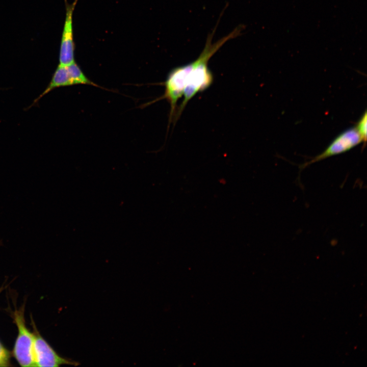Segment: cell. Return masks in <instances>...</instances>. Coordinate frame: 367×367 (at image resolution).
I'll use <instances>...</instances> for the list:
<instances>
[{
	"label": "cell",
	"mask_w": 367,
	"mask_h": 367,
	"mask_svg": "<svg viewBox=\"0 0 367 367\" xmlns=\"http://www.w3.org/2000/svg\"><path fill=\"white\" fill-rule=\"evenodd\" d=\"M242 28L235 29L228 35L213 43L215 29L209 34L205 47L198 58L193 62L172 69L168 74L166 82L175 92L183 94L184 99L175 114L177 119L189 101L195 95L208 88L213 82V75L208 68L211 58L227 41L239 36Z\"/></svg>",
	"instance_id": "obj_1"
},
{
	"label": "cell",
	"mask_w": 367,
	"mask_h": 367,
	"mask_svg": "<svg viewBox=\"0 0 367 367\" xmlns=\"http://www.w3.org/2000/svg\"><path fill=\"white\" fill-rule=\"evenodd\" d=\"M15 318L18 335L14 349V355L22 366H36L34 358V334L26 328L23 310L16 311Z\"/></svg>",
	"instance_id": "obj_2"
},
{
	"label": "cell",
	"mask_w": 367,
	"mask_h": 367,
	"mask_svg": "<svg viewBox=\"0 0 367 367\" xmlns=\"http://www.w3.org/2000/svg\"><path fill=\"white\" fill-rule=\"evenodd\" d=\"M362 142L355 127L350 128L338 135L321 153L307 161L299 168L301 170L317 162L347 152Z\"/></svg>",
	"instance_id": "obj_3"
},
{
	"label": "cell",
	"mask_w": 367,
	"mask_h": 367,
	"mask_svg": "<svg viewBox=\"0 0 367 367\" xmlns=\"http://www.w3.org/2000/svg\"><path fill=\"white\" fill-rule=\"evenodd\" d=\"M78 0L69 4L65 0L66 18L64 22L59 53V65H68L74 62V43L73 41L72 15Z\"/></svg>",
	"instance_id": "obj_4"
},
{
	"label": "cell",
	"mask_w": 367,
	"mask_h": 367,
	"mask_svg": "<svg viewBox=\"0 0 367 367\" xmlns=\"http://www.w3.org/2000/svg\"><path fill=\"white\" fill-rule=\"evenodd\" d=\"M34 358L36 366H58L62 364L78 365V362L59 356L37 333L34 334Z\"/></svg>",
	"instance_id": "obj_5"
},
{
	"label": "cell",
	"mask_w": 367,
	"mask_h": 367,
	"mask_svg": "<svg viewBox=\"0 0 367 367\" xmlns=\"http://www.w3.org/2000/svg\"><path fill=\"white\" fill-rule=\"evenodd\" d=\"M72 86L67 66L59 65L53 73L50 82L39 96L36 98L28 109L38 102L40 99L52 90L59 87Z\"/></svg>",
	"instance_id": "obj_6"
},
{
	"label": "cell",
	"mask_w": 367,
	"mask_h": 367,
	"mask_svg": "<svg viewBox=\"0 0 367 367\" xmlns=\"http://www.w3.org/2000/svg\"><path fill=\"white\" fill-rule=\"evenodd\" d=\"M67 68L72 85H89L102 88L89 80L75 62L67 65Z\"/></svg>",
	"instance_id": "obj_7"
},
{
	"label": "cell",
	"mask_w": 367,
	"mask_h": 367,
	"mask_svg": "<svg viewBox=\"0 0 367 367\" xmlns=\"http://www.w3.org/2000/svg\"><path fill=\"white\" fill-rule=\"evenodd\" d=\"M367 114L366 111H365L364 114L362 115L360 119L357 122L356 126H355L360 135L362 142H365L366 141L367 136Z\"/></svg>",
	"instance_id": "obj_8"
},
{
	"label": "cell",
	"mask_w": 367,
	"mask_h": 367,
	"mask_svg": "<svg viewBox=\"0 0 367 367\" xmlns=\"http://www.w3.org/2000/svg\"><path fill=\"white\" fill-rule=\"evenodd\" d=\"M9 359V354L8 352L0 343V366H7Z\"/></svg>",
	"instance_id": "obj_9"
}]
</instances>
